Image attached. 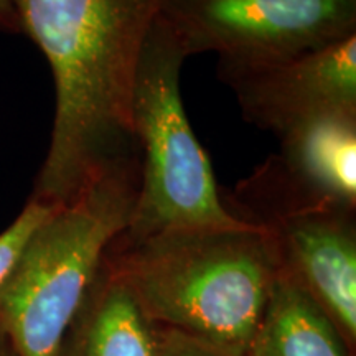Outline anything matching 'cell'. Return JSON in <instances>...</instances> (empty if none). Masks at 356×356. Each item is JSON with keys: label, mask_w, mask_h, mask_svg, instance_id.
Wrapping results in <instances>:
<instances>
[{"label": "cell", "mask_w": 356, "mask_h": 356, "mask_svg": "<svg viewBox=\"0 0 356 356\" xmlns=\"http://www.w3.org/2000/svg\"><path fill=\"white\" fill-rule=\"evenodd\" d=\"M55 81L50 147L30 200L60 208L96 175L139 159L132 91L165 0H12Z\"/></svg>", "instance_id": "1"}, {"label": "cell", "mask_w": 356, "mask_h": 356, "mask_svg": "<svg viewBox=\"0 0 356 356\" xmlns=\"http://www.w3.org/2000/svg\"><path fill=\"white\" fill-rule=\"evenodd\" d=\"M106 259L160 327L241 350L279 274L273 238L257 225L115 238Z\"/></svg>", "instance_id": "2"}, {"label": "cell", "mask_w": 356, "mask_h": 356, "mask_svg": "<svg viewBox=\"0 0 356 356\" xmlns=\"http://www.w3.org/2000/svg\"><path fill=\"white\" fill-rule=\"evenodd\" d=\"M140 157L92 178L33 231L0 282V332L19 356H56L111 243L131 221Z\"/></svg>", "instance_id": "3"}, {"label": "cell", "mask_w": 356, "mask_h": 356, "mask_svg": "<svg viewBox=\"0 0 356 356\" xmlns=\"http://www.w3.org/2000/svg\"><path fill=\"white\" fill-rule=\"evenodd\" d=\"M177 33L160 17L147 35L132 91V134L140 180L129 226L118 236L139 241L175 229H233L246 222L221 200V190L186 115L180 89L186 60Z\"/></svg>", "instance_id": "4"}, {"label": "cell", "mask_w": 356, "mask_h": 356, "mask_svg": "<svg viewBox=\"0 0 356 356\" xmlns=\"http://www.w3.org/2000/svg\"><path fill=\"white\" fill-rule=\"evenodd\" d=\"M221 200L264 228L279 270L317 302L353 356L356 346V208L318 195L269 155Z\"/></svg>", "instance_id": "5"}, {"label": "cell", "mask_w": 356, "mask_h": 356, "mask_svg": "<svg viewBox=\"0 0 356 356\" xmlns=\"http://www.w3.org/2000/svg\"><path fill=\"white\" fill-rule=\"evenodd\" d=\"M186 56L262 63L356 35V0H165Z\"/></svg>", "instance_id": "6"}, {"label": "cell", "mask_w": 356, "mask_h": 356, "mask_svg": "<svg viewBox=\"0 0 356 356\" xmlns=\"http://www.w3.org/2000/svg\"><path fill=\"white\" fill-rule=\"evenodd\" d=\"M243 119L279 137L333 113H356V35L262 63L218 61Z\"/></svg>", "instance_id": "7"}, {"label": "cell", "mask_w": 356, "mask_h": 356, "mask_svg": "<svg viewBox=\"0 0 356 356\" xmlns=\"http://www.w3.org/2000/svg\"><path fill=\"white\" fill-rule=\"evenodd\" d=\"M56 356H160V325L106 256Z\"/></svg>", "instance_id": "8"}, {"label": "cell", "mask_w": 356, "mask_h": 356, "mask_svg": "<svg viewBox=\"0 0 356 356\" xmlns=\"http://www.w3.org/2000/svg\"><path fill=\"white\" fill-rule=\"evenodd\" d=\"M279 159L302 184L356 208V113H333L279 137Z\"/></svg>", "instance_id": "9"}, {"label": "cell", "mask_w": 356, "mask_h": 356, "mask_svg": "<svg viewBox=\"0 0 356 356\" xmlns=\"http://www.w3.org/2000/svg\"><path fill=\"white\" fill-rule=\"evenodd\" d=\"M246 356H350L327 314L279 270Z\"/></svg>", "instance_id": "10"}, {"label": "cell", "mask_w": 356, "mask_h": 356, "mask_svg": "<svg viewBox=\"0 0 356 356\" xmlns=\"http://www.w3.org/2000/svg\"><path fill=\"white\" fill-rule=\"evenodd\" d=\"M55 210L56 208L29 198L20 215L7 229L0 233V282L6 279L8 270L15 264L17 257L33 231Z\"/></svg>", "instance_id": "11"}, {"label": "cell", "mask_w": 356, "mask_h": 356, "mask_svg": "<svg viewBox=\"0 0 356 356\" xmlns=\"http://www.w3.org/2000/svg\"><path fill=\"white\" fill-rule=\"evenodd\" d=\"M160 356H246V350L218 345L185 332L160 327Z\"/></svg>", "instance_id": "12"}, {"label": "cell", "mask_w": 356, "mask_h": 356, "mask_svg": "<svg viewBox=\"0 0 356 356\" xmlns=\"http://www.w3.org/2000/svg\"><path fill=\"white\" fill-rule=\"evenodd\" d=\"M0 33L22 35V25L12 0H0Z\"/></svg>", "instance_id": "13"}, {"label": "cell", "mask_w": 356, "mask_h": 356, "mask_svg": "<svg viewBox=\"0 0 356 356\" xmlns=\"http://www.w3.org/2000/svg\"><path fill=\"white\" fill-rule=\"evenodd\" d=\"M0 356H19L2 332H0Z\"/></svg>", "instance_id": "14"}]
</instances>
